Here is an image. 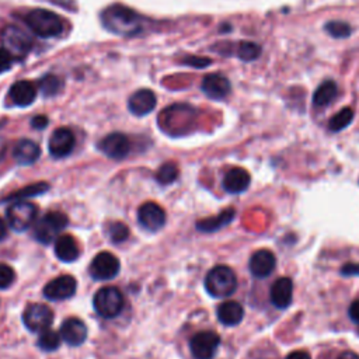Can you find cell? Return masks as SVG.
I'll use <instances>...</instances> for the list:
<instances>
[{
  "instance_id": "40",
  "label": "cell",
  "mask_w": 359,
  "mask_h": 359,
  "mask_svg": "<svg viewBox=\"0 0 359 359\" xmlns=\"http://www.w3.org/2000/svg\"><path fill=\"white\" fill-rule=\"evenodd\" d=\"M287 359H312V356L308 351H293L287 356Z\"/></svg>"
},
{
  "instance_id": "17",
  "label": "cell",
  "mask_w": 359,
  "mask_h": 359,
  "mask_svg": "<svg viewBox=\"0 0 359 359\" xmlns=\"http://www.w3.org/2000/svg\"><path fill=\"white\" fill-rule=\"evenodd\" d=\"M62 340L73 347L81 345L88 338V327L77 317L66 319L59 330Z\"/></svg>"
},
{
  "instance_id": "24",
  "label": "cell",
  "mask_w": 359,
  "mask_h": 359,
  "mask_svg": "<svg viewBox=\"0 0 359 359\" xmlns=\"http://www.w3.org/2000/svg\"><path fill=\"white\" fill-rule=\"evenodd\" d=\"M216 315H217L219 321L224 325L232 327V325H237L243 320L244 309L240 303L235 300H228L217 308Z\"/></svg>"
},
{
  "instance_id": "43",
  "label": "cell",
  "mask_w": 359,
  "mask_h": 359,
  "mask_svg": "<svg viewBox=\"0 0 359 359\" xmlns=\"http://www.w3.org/2000/svg\"><path fill=\"white\" fill-rule=\"evenodd\" d=\"M338 359H359V356L356 354H354V352H343L338 356Z\"/></svg>"
},
{
  "instance_id": "5",
  "label": "cell",
  "mask_w": 359,
  "mask_h": 359,
  "mask_svg": "<svg viewBox=\"0 0 359 359\" xmlns=\"http://www.w3.org/2000/svg\"><path fill=\"white\" fill-rule=\"evenodd\" d=\"M124 295L114 287L101 288L96 295L93 305L96 312L105 319H113L118 316L124 309Z\"/></svg>"
},
{
  "instance_id": "21",
  "label": "cell",
  "mask_w": 359,
  "mask_h": 359,
  "mask_svg": "<svg viewBox=\"0 0 359 359\" xmlns=\"http://www.w3.org/2000/svg\"><path fill=\"white\" fill-rule=\"evenodd\" d=\"M250 181L252 177L247 170L241 168H235L225 174L224 188L228 192H230V194H241V192H244L248 188V185H250Z\"/></svg>"
},
{
  "instance_id": "16",
  "label": "cell",
  "mask_w": 359,
  "mask_h": 359,
  "mask_svg": "<svg viewBox=\"0 0 359 359\" xmlns=\"http://www.w3.org/2000/svg\"><path fill=\"white\" fill-rule=\"evenodd\" d=\"M201 89L204 94L212 100H224L229 96L232 86L228 77L219 73H211L204 77Z\"/></svg>"
},
{
  "instance_id": "11",
  "label": "cell",
  "mask_w": 359,
  "mask_h": 359,
  "mask_svg": "<svg viewBox=\"0 0 359 359\" xmlns=\"http://www.w3.org/2000/svg\"><path fill=\"white\" fill-rule=\"evenodd\" d=\"M98 149L109 159L121 160L127 157L131 152V141L129 137L121 132H113L98 142Z\"/></svg>"
},
{
  "instance_id": "3",
  "label": "cell",
  "mask_w": 359,
  "mask_h": 359,
  "mask_svg": "<svg viewBox=\"0 0 359 359\" xmlns=\"http://www.w3.org/2000/svg\"><path fill=\"white\" fill-rule=\"evenodd\" d=\"M205 288L213 297H228L237 289V278L232 268L217 265L212 268L205 277Z\"/></svg>"
},
{
  "instance_id": "34",
  "label": "cell",
  "mask_w": 359,
  "mask_h": 359,
  "mask_svg": "<svg viewBox=\"0 0 359 359\" xmlns=\"http://www.w3.org/2000/svg\"><path fill=\"white\" fill-rule=\"evenodd\" d=\"M14 281H16L14 269L8 264L0 263V289L10 288Z\"/></svg>"
},
{
  "instance_id": "37",
  "label": "cell",
  "mask_w": 359,
  "mask_h": 359,
  "mask_svg": "<svg viewBox=\"0 0 359 359\" xmlns=\"http://www.w3.org/2000/svg\"><path fill=\"white\" fill-rule=\"evenodd\" d=\"M341 274L344 277H354V275H359V264L356 263H348L341 268Z\"/></svg>"
},
{
  "instance_id": "41",
  "label": "cell",
  "mask_w": 359,
  "mask_h": 359,
  "mask_svg": "<svg viewBox=\"0 0 359 359\" xmlns=\"http://www.w3.org/2000/svg\"><path fill=\"white\" fill-rule=\"evenodd\" d=\"M8 236V226L5 224V220L0 217V241H2Z\"/></svg>"
},
{
  "instance_id": "8",
  "label": "cell",
  "mask_w": 359,
  "mask_h": 359,
  "mask_svg": "<svg viewBox=\"0 0 359 359\" xmlns=\"http://www.w3.org/2000/svg\"><path fill=\"white\" fill-rule=\"evenodd\" d=\"M23 320L25 327L34 331V333H41V331L49 328L53 321L52 310L42 303H31L25 308L23 313Z\"/></svg>"
},
{
  "instance_id": "26",
  "label": "cell",
  "mask_w": 359,
  "mask_h": 359,
  "mask_svg": "<svg viewBox=\"0 0 359 359\" xmlns=\"http://www.w3.org/2000/svg\"><path fill=\"white\" fill-rule=\"evenodd\" d=\"M338 94V89L334 81L327 80L317 88L313 96V104L316 107H327L336 100Z\"/></svg>"
},
{
  "instance_id": "22",
  "label": "cell",
  "mask_w": 359,
  "mask_h": 359,
  "mask_svg": "<svg viewBox=\"0 0 359 359\" xmlns=\"http://www.w3.org/2000/svg\"><path fill=\"white\" fill-rule=\"evenodd\" d=\"M41 156L40 146L31 139H21L13 149L14 160L21 165H29L36 163Z\"/></svg>"
},
{
  "instance_id": "35",
  "label": "cell",
  "mask_w": 359,
  "mask_h": 359,
  "mask_svg": "<svg viewBox=\"0 0 359 359\" xmlns=\"http://www.w3.org/2000/svg\"><path fill=\"white\" fill-rule=\"evenodd\" d=\"M13 62H14V58L12 57L10 52L6 48H0V73H5L10 70Z\"/></svg>"
},
{
  "instance_id": "2",
  "label": "cell",
  "mask_w": 359,
  "mask_h": 359,
  "mask_svg": "<svg viewBox=\"0 0 359 359\" xmlns=\"http://www.w3.org/2000/svg\"><path fill=\"white\" fill-rule=\"evenodd\" d=\"M24 23L41 38H57L64 33V20L46 9H33L24 16Z\"/></svg>"
},
{
  "instance_id": "30",
  "label": "cell",
  "mask_w": 359,
  "mask_h": 359,
  "mask_svg": "<svg viewBox=\"0 0 359 359\" xmlns=\"http://www.w3.org/2000/svg\"><path fill=\"white\" fill-rule=\"evenodd\" d=\"M354 120V111L352 108H343L340 113H337L333 118L330 120L328 122V128L330 131L333 132H340L343 129H345Z\"/></svg>"
},
{
  "instance_id": "7",
  "label": "cell",
  "mask_w": 359,
  "mask_h": 359,
  "mask_svg": "<svg viewBox=\"0 0 359 359\" xmlns=\"http://www.w3.org/2000/svg\"><path fill=\"white\" fill-rule=\"evenodd\" d=\"M3 44L16 61L29 55L33 46V40L24 30H21L20 27L9 25L3 31Z\"/></svg>"
},
{
  "instance_id": "9",
  "label": "cell",
  "mask_w": 359,
  "mask_h": 359,
  "mask_svg": "<svg viewBox=\"0 0 359 359\" xmlns=\"http://www.w3.org/2000/svg\"><path fill=\"white\" fill-rule=\"evenodd\" d=\"M120 268V261L113 253L101 252L90 264V275L97 281H108L117 277Z\"/></svg>"
},
{
  "instance_id": "36",
  "label": "cell",
  "mask_w": 359,
  "mask_h": 359,
  "mask_svg": "<svg viewBox=\"0 0 359 359\" xmlns=\"http://www.w3.org/2000/svg\"><path fill=\"white\" fill-rule=\"evenodd\" d=\"M183 64L192 66V68H197V69H204V68L209 66L212 64V61L208 58H202V57H189V58L184 59Z\"/></svg>"
},
{
  "instance_id": "25",
  "label": "cell",
  "mask_w": 359,
  "mask_h": 359,
  "mask_svg": "<svg viewBox=\"0 0 359 359\" xmlns=\"http://www.w3.org/2000/svg\"><path fill=\"white\" fill-rule=\"evenodd\" d=\"M236 212L235 209H225L224 212H220L219 215L216 216H212V217H207V219H202L200 220V222L197 224V229L200 232H205V233H211V232H217L219 229L225 228L226 225H229L233 217H235Z\"/></svg>"
},
{
  "instance_id": "38",
  "label": "cell",
  "mask_w": 359,
  "mask_h": 359,
  "mask_svg": "<svg viewBox=\"0 0 359 359\" xmlns=\"http://www.w3.org/2000/svg\"><path fill=\"white\" fill-rule=\"evenodd\" d=\"M49 121L45 116H37L31 120V127L36 128V129H45L48 127Z\"/></svg>"
},
{
  "instance_id": "15",
  "label": "cell",
  "mask_w": 359,
  "mask_h": 359,
  "mask_svg": "<svg viewBox=\"0 0 359 359\" xmlns=\"http://www.w3.org/2000/svg\"><path fill=\"white\" fill-rule=\"evenodd\" d=\"M157 97L149 89H141L135 92L128 100L129 111L136 117H145L156 108Z\"/></svg>"
},
{
  "instance_id": "23",
  "label": "cell",
  "mask_w": 359,
  "mask_h": 359,
  "mask_svg": "<svg viewBox=\"0 0 359 359\" xmlns=\"http://www.w3.org/2000/svg\"><path fill=\"white\" fill-rule=\"evenodd\" d=\"M55 254L64 263H72L77 260L80 254V248L76 239L69 235L59 236L55 240Z\"/></svg>"
},
{
  "instance_id": "18",
  "label": "cell",
  "mask_w": 359,
  "mask_h": 359,
  "mask_svg": "<svg viewBox=\"0 0 359 359\" xmlns=\"http://www.w3.org/2000/svg\"><path fill=\"white\" fill-rule=\"evenodd\" d=\"M275 267H277V258H275L274 253L269 250H258L256 252L250 263H248V268L250 272L254 275L256 278H267L274 272Z\"/></svg>"
},
{
  "instance_id": "33",
  "label": "cell",
  "mask_w": 359,
  "mask_h": 359,
  "mask_svg": "<svg viewBox=\"0 0 359 359\" xmlns=\"http://www.w3.org/2000/svg\"><path fill=\"white\" fill-rule=\"evenodd\" d=\"M324 29L334 38H347L351 36V27L345 21H330L325 24Z\"/></svg>"
},
{
  "instance_id": "29",
  "label": "cell",
  "mask_w": 359,
  "mask_h": 359,
  "mask_svg": "<svg viewBox=\"0 0 359 359\" xmlns=\"http://www.w3.org/2000/svg\"><path fill=\"white\" fill-rule=\"evenodd\" d=\"M40 90L44 96L52 97L55 94H58L62 88V81L58 76L55 75H45L40 79Z\"/></svg>"
},
{
  "instance_id": "19",
  "label": "cell",
  "mask_w": 359,
  "mask_h": 359,
  "mask_svg": "<svg viewBox=\"0 0 359 359\" xmlns=\"http://www.w3.org/2000/svg\"><path fill=\"white\" fill-rule=\"evenodd\" d=\"M37 88L29 80L16 81L9 90V97L17 107H29L37 98Z\"/></svg>"
},
{
  "instance_id": "27",
  "label": "cell",
  "mask_w": 359,
  "mask_h": 359,
  "mask_svg": "<svg viewBox=\"0 0 359 359\" xmlns=\"http://www.w3.org/2000/svg\"><path fill=\"white\" fill-rule=\"evenodd\" d=\"M178 174H180V170H178L177 163L168 161V163L161 164L159 168L156 173V180L163 185H169L178 178Z\"/></svg>"
},
{
  "instance_id": "1",
  "label": "cell",
  "mask_w": 359,
  "mask_h": 359,
  "mask_svg": "<svg viewBox=\"0 0 359 359\" xmlns=\"http://www.w3.org/2000/svg\"><path fill=\"white\" fill-rule=\"evenodd\" d=\"M103 25L109 33L124 37H133L141 34L144 30V18L135 10L122 6L113 5L101 13Z\"/></svg>"
},
{
  "instance_id": "6",
  "label": "cell",
  "mask_w": 359,
  "mask_h": 359,
  "mask_svg": "<svg viewBox=\"0 0 359 359\" xmlns=\"http://www.w3.org/2000/svg\"><path fill=\"white\" fill-rule=\"evenodd\" d=\"M38 216V209L34 204L17 201L8 208L6 220L9 226L16 232L29 230Z\"/></svg>"
},
{
  "instance_id": "10",
  "label": "cell",
  "mask_w": 359,
  "mask_h": 359,
  "mask_svg": "<svg viewBox=\"0 0 359 359\" xmlns=\"http://www.w3.org/2000/svg\"><path fill=\"white\" fill-rule=\"evenodd\" d=\"M220 337L215 331H201L189 341L191 354L196 359H212L219 348Z\"/></svg>"
},
{
  "instance_id": "4",
  "label": "cell",
  "mask_w": 359,
  "mask_h": 359,
  "mask_svg": "<svg viewBox=\"0 0 359 359\" xmlns=\"http://www.w3.org/2000/svg\"><path fill=\"white\" fill-rule=\"evenodd\" d=\"M68 226V216L62 212H48L38 219L34 228V237L42 244H51L57 240Z\"/></svg>"
},
{
  "instance_id": "12",
  "label": "cell",
  "mask_w": 359,
  "mask_h": 359,
  "mask_svg": "<svg viewBox=\"0 0 359 359\" xmlns=\"http://www.w3.org/2000/svg\"><path fill=\"white\" fill-rule=\"evenodd\" d=\"M75 144V135L69 128H58L52 132L49 137L48 149L55 159H62L72 153Z\"/></svg>"
},
{
  "instance_id": "32",
  "label": "cell",
  "mask_w": 359,
  "mask_h": 359,
  "mask_svg": "<svg viewBox=\"0 0 359 359\" xmlns=\"http://www.w3.org/2000/svg\"><path fill=\"white\" fill-rule=\"evenodd\" d=\"M107 235L113 243H122L129 236V229L122 222H111L107 226Z\"/></svg>"
},
{
  "instance_id": "39",
  "label": "cell",
  "mask_w": 359,
  "mask_h": 359,
  "mask_svg": "<svg viewBox=\"0 0 359 359\" xmlns=\"http://www.w3.org/2000/svg\"><path fill=\"white\" fill-rule=\"evenodd\" d=\"M348 315H349V319H351L354 323H358V324H359V300H355V302L352 303V305L349 306Z\"/></svg>"
},
{
  "instance_id": "13",
  "label": "cell",
  "mask_w": 359,
  "mask_h": 359,
  "mask_svg": "<svg viewBox=\"0 0 359 359\" xmlns=\"http://www.w3.org/2000/svg\"><path fill=\"white\" fill-rule=\"evenodd\" d=\"M137 219L144 229L157 232L165 225V212L159 204L146 202L137 211Z\"/></svg>"
},
{
  "instance_id": "42",
  "label": "cell",
  "mask_w": 359,
  "mask_h": 359,
  "mask_svg": "<svg viewBox=\"0 0 359 359\" xmlns=\"http://www.w3.org/2000/svg\"><path fill=\"white\" fill-rule=\"evenodd\" d=\"M6 149H8L6 141L3 139V137H0V161L3 160V157H5V155H6Z\"/></svg>"
},
{
  "instance_id": "28",
  "label": "cell",
  "mask_w": 359,
  "mask_h": 359,
  "mask_svg": "<svg viewBox=\"0 0 359 359\" xmlns=\"http://www.w3.org/2000/svg\"><path fill=\"white\" fill-rule=\"evenodd\" d=\"M61 334H58L57 331H53L51 328H46L40 333V338H38V347L42 351L46 352H52L55 349H58L61 345Z\"/></svg>"
},
{
  "instance_id": "14",
  "label": "cell",
  "mask_w": 359,
  "mask_h": 359,
  "mask_svg": "<svg viewBox=\"0 0 359 359\" xmlns=\"http://www.w3.org/2000/svg\"><path fill=\"white\" fill-rule=\"evenodd\" d=\"M77 282L70 275H61L44 288V295L49 300H66L76 293Z\"/></svg>"
},
{
  "instance_id": "31",
  "label": "cell",
  "mask_w": 359,
  "mask_h": 359,
  "mask_svg": "<svg viewBox=\"0 0 359 359\" xmlns=\"http://www.w3.org/2000/svg\"><path fill=\"white\" fill-rule=\"evenodd\" d=\"M260 53H261V48L256 42H245L244 41L239 45V49H237L239 58L244 62L256 61L260 57Z\"/></svg>"
},
{
  "instance_id": "20",
  "label": "cell",
  "mask_w": 359,
  "mask_h": 359,
  "mask_svg": "<svg viewBox=\"0 0 359 359\" xmlns=\"http://www.w3.org/2000/svg\"><path fill=\"white\" fill-rule=\"evenodd\" d=\"M293 282L289 278H280L275 281L269 291L272 305L278 309H287L292 303Z\"/></svg>"
}]
</instances>
